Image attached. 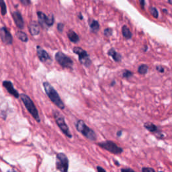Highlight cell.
Instances as JSON below:
<instances>
[{
    "label": "cell",
    "instance_id": "cell-24",
    "mask_svg": "<svg viewBox=\"0 0 172 172\" xmlns=\"http://www.w3.org/2000/svg\"><path fill=\"white\" fill-rule=\"evenodd\" d=\"M133 73L131 71H130L125 70L123 74V77H125V78H130V77L133 76Z\"/></svg>",
    "mask_w": 172,
    "mask_h": 172
},
{
    "label": "cell",
    "instance_id": "cell-35",
    "mask_svg": "<svg viewBox=\"0 0 172 172\" xmlns=\"http://www.w3.org/2000/svg\"><path fill=\"white\" fill-rule=\"evenodd\" d=\"M168 2H169L170 4H172V0H168Z\"/></svg>",
    "mask_w": 172,
    "mask_h": 172
},
{
    "label": "cell",
    "instance_id": "cell-20",
    "mask_svg": "<svg viewBox=\"0 0 172 172\" xmlns=\"http://www.w3.org/2000/svg\"><path fill=\"white\" fill-rule=\"evenodd\" d=\"M144 126H145V128H146L148 130L150 131V132H151V133H157L158 132L157 126H156L155 124H153L151 123H145Z\"/></svg>",
    "mask_w": 172,
    "mask_h": 172
},
{
    "label": "cell",
    "instance_id": "cell-1",
    "mask_svg": "<svg viewBox=\"0 0 172 172\" xmlns=\"http://www.w3.org/2000/svg\"><path fill=\"white\" fill-rule=\"evenodd\" d=\"M43 87L46 94L48 96L49 98L52 101V102L60 110L65 109V104H64L62 100L60 99L57 90L47 82L43 83Z\"/></svg>",
    "mask_w": 172,
    "mask_h": 172
},
{
    "label": "cell",
    "instance_id": "cell-34",
    "mask_svg": "<svg viewBox=\"0 0 172 172\" xmlns=\"http://www.w3.org/2000/svg\"><path fill=\"white\" fill-rule=\"evenodd\" d=\"M121 133H122V131H120V132H119H119H118V133H117V135L120 137V136L121 135V134H120Z\"/></svg>",
    "mask_w": 172,
    "mask_h": 172
},
{
    "label": "cell",
    "instance_id": "cell-7",
    "mask_svg": "<svg viewBox=\"0 0 172 172\" xmlns=\"http://www.w3.org/2000/svg\"><path fill=\"white\" fill-rule=\"evenodd\" d=\"M56 168L61 172H67L69 170V159L65 154L59 153L56 156Z\"/></svg>",
    "mask_w": 172,
    "mask_h": 172
},
{
    "label": "cell",
    "instance_id": "cell-27",
    "mask_svg": "<svg viewBox=\"0 0 172 172\" xmlns=\"http://www.w3.org/2000/svg\"><path fill=\"white\" fill-rule=\"evenodd\" d=\"M19 1L24 6H28L30 5V3H31V1H30V0H19Z\"/></svg>",
    "mask_w": 172,
    "mask_h": 172
},
{
    "label": "cell",
    "instance_id": "cell-8",
    "mask_svg": "<svg viewBox=\"0 0 172 172\" xmlns=\"http://www.w3.org/2000/svg\"><path fill=\"white\" fill-rule=\"evenodd\" d=\"M37 16L39 24L44 28H49L53 26L55 22V18L53 14L46 16L45 13L42 12H37Z\"/></svg>",
    "mask_w": 172,
    "mask_h": 172
},
{
    "label": "cell",
    "instance_id": "cell-4",
    "mask_svg": "<svg viewBox=\"0 0 172 172\" xmlns=\"http://www.w3.org/2000/svg\"><path fill=\"white\" fill-rule=\"evenodd\" d=\"M53 114L55 119V122L57 124V126H59L60 130L64 133L65 136L69 138H72V134H71V132L69 129V126H67V124L65 123V118H64L63 114H61L58 110H53Z\"/></svg>",
    "mask_w": 172,
    "mask_h": 172
},
{
    "label": "cell",
    "instance_id": "cell-15",
    "mask_svg": "<svg viewBox=\"0 0 172 172\" xmlns=\"http://www.w3.org/2000/svg\"><path fill=\"white\" fill-rule=\"evenodd\" d=\"M67 36L69 40L73 43H77L79 42V36L73 30H69L67 32Z\"/></svg>",
    "mask_w": 172,
    "mask_h": 172
},
{
    "label": "cell",
    "instance_id": "cell-12",
    "mask_svg": "<svg viewBox=\"0 0 172 172\" xmlns=\"http://www.w3.org/2000/svg\"><path fill=\"white\" fill-rule=\"evenodd\" d=\"M12 15L16 26L19 29L22 30L24 28V21L23 17L21 13L19 11H14L12 13Z\"/></svg>",
    "mask_w": 172,
    "mask_h": 172
},
{
    "label": "cell",
    "instance_id": "cell-25",
    "mask_svg": "<svg viewBox=\"0 0 172 172\" xmlns=\"http://www.w3.org/2000/svg\"><path fill=\"white\" fill-rule=\"evenodd\" d=\"M104 35H105L107 37H109L110 36H112V30L111 29V28H106L105 30H104Z\"/></svg>",
    "mask_w": 172,
    "mask_h": 172
},
{
    "label": "cell",
    "instance_id": "cell-5",
    "mask_svg": "<svg viewBox=\"0 0 172 172\" xmlns=\"http://www.w3.org/2000/svg\"><path fill=\"white\" fill-rule=\"evenodd\" d=\"M74 53L79 57V60L82 65H84L86 67H89L91 64H92V60L90 59L89 54L87 53L86 50H83V49L79 46H75L73 49Z\"/></svg>",
    "mask_w": 172,
    "mask_h": 172
},
{
    "label": "cell",
    "instance_id": "cell-14",
    "mask_svg": "<svg viewBox=\"0 0 172 172\" xmlns=\"http://www.w3.org/2000/svg\"><path fill=\"white\" fill-rule=\"evenodd\" d=\"M29 31L32 36H37L40 34V24L38 22L32 21L29 24Z\"/></svg>",
    "mask_w": 172,
    "mask_h": 172
},
{
    "label": "cell",
    "instance_id": "cell-13",
    "mask_svg": "<svg viewBox=\"0 0 172 172\" xmlns=\"http://www.w3.org/2000/svg\"><path fill=\"white\" fill-rule=\"evenodd\" d=\"M2 85L6 89V90L8 91L9 93L11 94L12 96L16 97V98H19L20 95L19 94L18 91L14 88V87L13 86V83L10 82V81H8V80L4 81V82H3Z\"/></svg>",
    "mask_w": 172,
    "mask_h": 172
},
{
    "label": "cell",
    "instance_id": "cell-33",
    "mask_svg": "<svg viewBox=\"0 0 172 172\" xmlns=\"http://www.w3.org/2000/svg\"><path fill=\"white\" fill-rule=\"evenodd\" d=\"M121 171H133V170H130V169H122V170H121Z\"/></svg>",
    "mask_w": 172,
    "mask_h": 172
},
{
    "label": "cell",
    "instance_id": "cell-19",
    "mask_svg": "<svg viewBox=\"0 0 172 172\" xmlns=\"http://www.w3.org/2000/svg\"><path fill=\"white\" fill-rule=\"evenodd\" d=\"M122 32H123V36L126 39H130V38H131V37H132V36H133L132 32H130V29L128 28L126 26H123Z\"/></svg>",
    "mask_w": 172,
    "mask_h": 172
},
{
    "label": "cell",
    "instance_id": "cell-30",
    "mask_svg": "<svg viewBox=\"0 0 172 172\" xmlns=\"http://www.w3.org/2000/svg\"><path fill=\"white\" fill-rule=\"evenodd\" d=\"M139 2H140V5L141 6V8L143 9L145 5V0H139Z\"/></svg>",
    "mask_w": 172,
    "mask_h": 172
},
{
    "label": "cell",
    "instance_id": "cell-32",
    "mask_svg": "<svg viewBox=\"0 0 172 172\" xmlns=\"http://www.w3.org/2000/svg\"><path fill=\"white\" fill-rule=\"evenodd\" d=\"M78 18H79V19L80 20H82L83 19V16H82V14L81 13H79V15H78Z\"/></svg>",
    "mask_w": 172,
    "mask_h": 172
},
{
    "label": "cell",
    "instance_id": "cell-17",
    "mask_svg": "<svg viewBox=\"0 0 172 172\" xmlns=\"http://www.w3.org/2000/svg\"><path fill=\"white\" fill-rule=\"evenodd\" d=\"M90 28L91 32L93 33H97L100 30V24L97 21V20H93L92 21L90 22Z\"/></svg>",
    "mask_w": 172,
    "mask_h": 172
},
{
    "label": "cell",
    "instance_id": "cell-10",
    "mask_svg": "<svg viewBox=\"0 0 172 172\" xmlns=\"http://www.w3.org/2000/svg\"><path fill=\"white\" fill-rule=\"evenodd\" d=\"M0 38L2 41L7 45H11L13 43V37L9 30L5 26L0 28Z\"/></svg>",
    "mask_w": 172,
    "mask_h": 172
},
{
    "label": "cell",
    "instance_id": "cell-16",
    "mask_svg": "<svg viewBox=\"0 0 172 172\" xmlns=\"http://www.w3.org/2000/svg\"><path fill=\"white\" fill-rule=\"evenodd\" d=\"M108 55L112 57V59L115 60L116 62H120L121 59H122V56H121L119 53H117L114 49H110L108 50Z\"/></svg>",
    "mask_w": 172,
    "mask_h": 172
},
{
    "label": "cell",
    "instance_id": "cell-23",
    "mask_svg": "<svg viewBox=\"0 0 172 172\" xmlns=\"http://www.w3.org/2000/svg\"><path fill=\"white\" fill-rule=\"evenodd\" d=\"M149 11L151 13V15H152L154 18H158V16H159V13H158L157 9L156 8H154V7H151L149 9Z\"/></svg>",
    "mask_w": 172,
    "mask_h": 172
},
{
    "label": "cell",
    "instance_id": "cell-31",
    "mask_svg": "<svg viewBox=\"0 0 172 172\" xmlns=\"http://www.w3.org/2000/svg\"><path fill=\"white\" fill-rule=\"evenodd\" d=\"M97 171H106L105 170L103 169L102 167H100V166H97Z\"/></svg>",
    "mask_w": 172,
    "mask_h": 172
},
{
    "label": "cell",
    "instance_id": "cell-11",
    "mask_svg": "<svg viewBox=\"0 0 172 172\" xmlns=\"http://www.w3.org/2000/svg\"><path fill=\"white\" fill-rule=\"evenodd\" d=\"M36 53L39 60L42 63H46L51 60V58L49 55V54L47 53L45 50H44L41 46H37L36 47Z\"/></svg>",
    "mask_w": 172,
    "mask_h": 172
},
{
    "label": "cell",
    "instance_id": "cell-6",
    "mask_svg": "<svg viewBox=\"0 0 172 172\" xmlns=\"http://www.w3.org/2000/svg\"><path fill=\"white\" fill-rule=\"evenodd\" d=\"M55 58L56 61L63 68L72 69L73 67V61L69 57L66 55L62 52H57L55 54Z\"/></svg>",
    "mask_w": 172,
    "mask_h": 172
},
{
    "label": "cell",
    "instance_id": "cell-18",
    "mask_svg": "<svg viewBox=\"0 0 172 172\" xmlns=\"http://www.w3.org/2000/svg\"><path fill=\"white\" fill-rule=\"evenodd\" d=\"M16 35L17 36V38L21 40V41L23 42H27L28 41V36H27V35L25 32H24L22 31H20L19 30V31L16 32Z\"/></svg>",
    "mask_w": 172,
    "mask_h": 172
},
{
    "label": "cell",
    "instance_id": "cell-26",
    "mask_svg": "<svg viewBox=\"0 0 172 172\" xmlns=\"http://www.w3.org/2000/svg\"><path fill=\"white\" fill-rule=\"evenodd\" d=\"M64 24L63 23H58L57 24V30L60 32V33H62L63 32V30H64Z\"/></svg>",
    "mask_w": 172,
    "mask_h": 172
},
{
    "label": "cell",
    "instance_id": "cell-28",
    "mask_svg": "<svg viewBox=\"0 0 172 172\" xmlns=\"http://www.w3.org/2000/svg\"><path fill=\"white\" fill-rule=\"evenodd\" d=\"M142 171H155V170L153 169H152V168H149V167H144L142 169Z\"/></svg>",
    "mask_w": 172,
    "mask_h": 172
},
{
    "label": "cell",
    "instance_id": "cell-3",
    "mask_svg": "<svg viewBox=\"0 0 172 172\" xmlns=\"http://www.w3.org/2000/svg\"><path fill=\"white\" fill-rule=\"evenodd\" d=\"M75 126L77 130L80 133H82V135L87 138V139L92 141L96 140L97 137L95 132L92 129H90L89 126H87L83 120H77L75 124Z\"/></svg>",
    "mask_w": 172,
    "mask_h": 172
},
{
    "label": "cell",
    "instance_id": "cell-22",
    "mask_svg": "<svg viewBox=\"0 0 172 172\" xmlns=\"http://www.w3.org/2000/svg\"><path fill=\"white\" fill-rule=\"evenodd\" d=\"M0 9L2 16H5L7 13V6L4 0H0Z\"/></svg>",
    "mask_w": 172,
    "mask_h": 172
},
{
    "label": "cell",
    "instance_id": "cell-2",
    "mask_svg": "<svg viewBox=\"0 0 172 172\" xmlns=\"http://www.w3.org/2000/svg\"><path fill=\"white\" fill-rule=\"evenodd\" d=\"M20 99L22 101L24 105L26 107V110L28 111V112L31 114L34 119H35L38 123L40 122V118L39 116L38 111L36 108L35 104H34L33 101L31 98L28 96L26 95L24 93L20 94Z\"/></svg>",
    "mask_w": 172,
    "mask_h": 172
},
{
    "label": "cell",
    "instance_id": "cell-29",
    "mask_svg": "<svg viewBox=\"0 0 172 172\" xmlns=\"http://www.w3.org/2000/svg\"><path fill=\"white\" fill-rule=\"evenodd\" d=\"M156 69H157V70L158 71L160 72V73H163V72H164V69H163V67H161V66H157V67H156Z\"/></svg>",
    "mask_w": 172,
    "mask_h": 172
},
{
    "label": "cell",
    "instance_id": "cell-21",
    "mask_svg": "<svg viewBox=\"0 0 172 172\" xmlns=\"http://www.w3.org/2000/svg\"><path fill=\"white\" fill-rule=\"evenodd\" d=\"M148 69H149V67H148L147 65H145V64H143L139 67L138 68V72H139L141 75H145L146 74L148 71Z\"/></svg>",
    "mask_w": 172,
    "mask_h": 172
},
{
    "label": "cell",
    "instance_id": "cell-9",
    "mask_svg": "<svg viewBox=\"0 0 172 172\" xmlns=\"http://www.w3.org/2000/svg\"><path fill=\"white\" fill-rule=\"evenodd\" d=\"M97 145H98V146L100 147L101 148H102V149L109 151V152L112 153L113 154H116V155L120 154L122 153L123 151V149L122 148L119 147L116 144L110 141H105V142L99 143H97Z\"/></svg>",
    "mask_w": 172,
    "mask_h": 172
}]
</instances>
